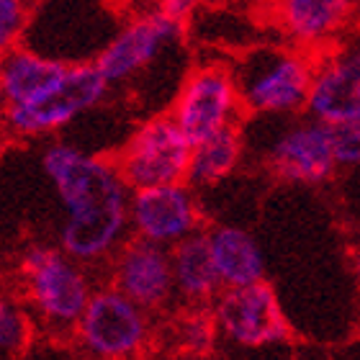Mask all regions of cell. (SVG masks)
Returning a JSON list of instances; mask_svg holds the SVG:
<instances>
[{"label":"cell","mask_w":360,"mask_h":360,"mask_svg":"<svg viewBox=\"0 0 360 360\" xmlns=\"http://www.w3.org/2000/svg\"><path fill=\"white\" fill-rule=\"evenodd\" d=\"M29 342V322L26 314L13 301L0 304V345L6 353H18Z\"/></svg>","instance_id":"d6986e66"},{"label":"cell","mask_w":360,"mask_h":360,"mask_svg":"<svg viewBox=\"0 0 360 360\" xmlns=\"http://www.w3.org/2000/svg\"><path fill=\"white\" fill-rule=\"evenodd\" d=\"M183 23L170 18V15L158 8L152 13L136 15L134 21H129L116 37L108 41L103 52L98 54V70L105 77V83H121L147 68L160 49L170 44L173 39L180 37Z\"/></svg>","instance_id":"30bf717a"},{"label":"cell","mask_w":360,"mask_h":360,"mask_svg":"<svg viewBox=\"0 0 360 360\" xmlns=\"http://www.w3.org/2000/svg\"><path fill=\"white\" fill-rule=\"evenodd\" d=\"M193 144L170 116L144 121L116 158V170L131 191L180 186L188 180Z\"/></svg>","instance_id":"277c9868"},{"label":"cell","mask_w":360,"mask_h":360,"mask_svg":"<svg viewBox=\"0 0 360 360\" xmlns=\"http://www.w3.org/2000/svg\"><path fill=\"white\" fill-rule=\"evenodd\" d=\"M41 167L65 209L62 252L75 263L108 255L127 229L131 206L116 165L70 144H52L41 158Z\"/></svg>","instance_id":"6da1fadb"},{"label":"cell","mask_w":360,"mask_h":360,"mask_svg":"<svg viewBox=\"0 0 360 360\" xmlns=\"http://www.w3.org/2000/svg\"><path fill=\"white\" fill-rule=\"evenodd\" d=\"M242 155V136L240 129H224L209 142L193 147L191 158V170H188V183L193 186H214L221 178L232 173Z\"/></svg>","instance_id":"ac0fdd59"},{"label":"cell","mask_w":360,"mask_h":360,"mask_svg":"<svg viewBox=\"0 0 360 360\" xmlns=\"http://www.w3.org/2000/svg\"><path fill=\"white\" fill-rule=\"evenodd\" d=\"M214 332H217V322H214V314H188V319L180 327V340L186 342V347L191 350H209L211 342H214Z\"/></svg>","instance_id":"44dd1931"},{"label":"cell","mask_w":360,"mask_h":360,"mask_svg":"<svg viewBox=\"0 0 360 360\" xmlns=\"http://www.w3.org/2000/svg\"><path fill=\"white\" fill-rule=\"evenodd\" d=\"M309 113L332 129L338 165L360 167V49L340 52L316 68Z\"/></svg>","instance_id":"3957f363"},{"label":"cell","mask_w":360,"mask_h":360,"mask_svg":"<svg viewBox=\"0 0 360 360\" xmlns=\"http://www.w3.org/2000/svg\"><path fill=\"white\" fill-rule=\"evenodd\" d=\"M173 260V278L175 288L183 296L193 301L203 299H217L219 293L224 291V283L219 278L217 263L211 255L209 234H193L175 245L170 252Z\"/></svg>","instance_id":"2e32d148"},{"label":"cell","mask_w":360,"mask_h":360,"mask_svg":"<svg viewBox=\"0 0 360 360\" xmlns=\"http://www.w3.org/2000/svg\"><path fill=\"white\" fill-rule=\"evenodd\" d=\"M26 8L18 0H3L0 3V46L11 52L15 49V39L23 34V26H26Z\"/></svg>","instance_id":"ffe728a7"},{"label":"cell","mask_w":360,"mask_h":360,"mask_svg":"<svg viewBox=\"0 0 360 360\" xmlns=\"http://www.w3.org/2000/svg\"><path fill=\"white\" fill-rule=\"evenodd\" d=\"M160 8H162L170 18H175V21H180V23L193 13V3H186V0H170V3H162Z\"/></svg>","instance_id":"7402d4cb"},{"label":"cell","mask_w":360,"mask_h":360,"mask_svg":"<svg viewBox=\"0 0 360 360\" xmlns=\"http://www.w3.org/2000/svg\"><path fill=\"white\" fill-rule=\"evenodd\" d=\"M211 255L224 288L263 283L265 257L257 240L240 226H217L209 232Z\"/></svg>","instance_id":"9a60e30c"},{"label":"cell","mask_w":360,"mask_h":360,"mask_svg":"<svg viewBox=\"0 0 360 360\" xmlns=\"http://www.w3.org/2000/svg\"><path fill=\"white\" fill-rule=\"evenodd\" d=\"M273 173L296 183H322L338 167L335 134L322 121H301L285 129L268 152Z\"/></svg>","instance_id":"7c38bea8"},{"label":"cell","mask_w":360,"mask_h":360,"mask_svg":"<svg viewBox=\"0 0 360 360\" xmlns=\"http://www.w3.org/2000/svg\"><path fill=\"white\" fill-rule=\"evenodd\" d=\"M211 314L217 330L237 345L265 347L288 338L281 301L265 281L245 288H224L214 299Z\"/></svg>","instance_id":"52a82bcc"},{"label":"cell","mask_w":360,"mask_h":360,"mask_svg":"<svg viewBox=\"0 0 360 360\" xmlns=\"http://www.w3.org/2000/svg\"><path fill=\"white\" fill-rule=\"evenodd\" d=\"M129 221L134 226L139 240L152 245H180L193 237L198 226V209L191 191L180 186H162L136 191L129 206Z\"/></svg>","instance_id":"8fae6325"},{"label":"cell","mask_w":360,"mask_h":360,"mask_svg":"<svg viewBox=\"0 0 360 360\" xmlns=\"http://www.w3.org/2000/svg\"><path fill=\"white\" fill-rule=\"evenodd\" d=\"M232 75L248 111L291 113L309 108L316 70L301 54L263 46L250 52Z\"/></svg>","instance_id":"7a4b0ae2"},{"label":"cell","mask_w":360,"mask_h":360,"mask_svg":"<svg viewBox=\"0 0 360 360\" xmlns=\"http://www.w3.org/2000/svg\"><path fill=\"white\" fill-rule=\"evenodd\" d=\"M68 62L57 57L31 52V49H11L3 60V72H0V88H3V101L6 111H26L44 103L57 90L65 85L70 75Z\"/></svg>","instance_id":"5bb4252c"},{"label":"cell","mask_w":360,"mask_h":360,"mask_svg":"<svg viewBox=\"0 0 360 360\" xmlns=\"http://www.w3.org/2000/svg\"><path fill=\"white\" fill-rule=\"evenodd\" d=\"M21 273L29 288V299L46 322L77 324L85 314L93 293L88 278L70 255L57 248L34 245L21 260Z\"/></svg>","instance_id":"5b68a950"},{"label":"cell","mask_w":360,"mask_h":360,"mask_svg":"<svg viewBox=\"0 0 360 360\" xmlns=\"http://www.w3.org/2000/svg\"><path fill=\"white\" fill-rule=\"evenodd\" d=\"M105 77L96 62H72L70 75L52 98L26 111H6L8 127L18 134H44L65 127L105 96Z\"/></svg>","instance_id":"9c48e42d"},{"label":"cell","mask_w":360,"mask_h":360,"mask_svg":"<svg viewBox=\"0 0 360 360\" xmlns=\"http://www.w3.org/2000/svg\"><path fill=\"white\" fill-rule=\"evenodd\" d=\"M353 265H355V276H358V281H360V250L353 255Z\"/></svg>","instance_id":"603a6c76"},{"label":"cell","mask_w":360,"mask_h":360,"mask_svg":"<svg viewBox=\"0 0 360 360\" xmlns=\"http://www.w3.org/2000/svg\"><path fill=\"white\" fill-rule=\"evenodd\" d=\"M240 105V90L232 70L221 65H203L183 83L170 119L178 124L188 142L198 147L224 129H232Z\"/></svg>","instance_id":"8992f818"},{"label":"cell","mask_w":360,"mask_h":360,"mask_svg":"<svg viewBox=\"0 0 360 360\" xmlns=\"http://www.w3.org/2000/svg\"><path fill=\"white\" fill-rule=\"evenodd\" d=\"M350 6L342 0H288L278 8L283 29L299 41H322L342 26Z\"/></svg>","instance_id":"e0dca14e"},{"label":"cell","mask_w":360,"mask_h":360,"mask_svg":"<svg viewBox=\"0 0 360 360\" xmlns=\"http://www.w3.org/2000/svg\"><path fill=\"white\" fill-rule=\"evenodd\" d=\"M113 288L139 309H155L175 288L173 260L165 248L147 240H131L121 248L113 263Z\"/></svg>","instance_id":"4fadbf2b"},{"label":"cell","mask_w":360,"mask_h":360,"mask_svg":"<svg viewBox=\"0 0 360 360\" xmlns=\"http://www.w3.org/2000/svg\"><path fill=\"white\" fill-rule=\"evenodd\" d=\"M77 332L83 345L98 358H129L147 340L144 309H139L116 288H101L93 293L85 314L80 316Z\"/></svg>","instance_id":"ba28073f"}]
</instances>
